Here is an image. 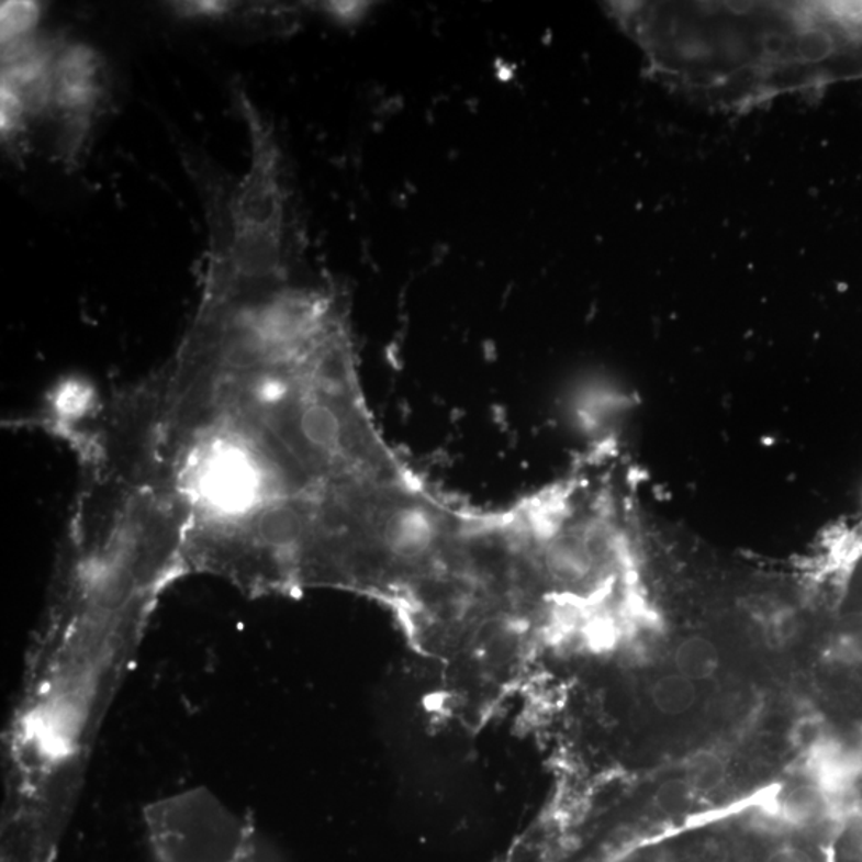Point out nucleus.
<instances>
[{"label":"nucleus","mask_w":862,"mask_h":862,"mask_svg":"<svg viewBox=\"0 0 862 862\" xmlns=\"http://www.w3.org/2000/svg\"><path fill=\"white\" fill-rule=\"evenodd\" d=\"M128 398L186 569L249 594L350 585L424 483L369 410L344 299L269 260L208 259L189 329Z\"/></svg>","instance_id":"1"},{"label":"nucleus","mask_w":862,"mask_h":862,"mask_svg":"<svg viewBox=\"0 0 862 862\" xmlns=\"http://www.w3.org/2000/svg\"><path fill=\"white\" fill-rule=\"evenodd\" d=\"M157 862H266L255 829L206 793L157 802L146 810Z\"/></svg>","instance_id":"2"},{"label":"nucleus","mask_w":862,"mask_h":862,"mask_svg":"<svg viewBox=\"0 0 862 862\" xmlns=\"http://www.w3.org/2000/svg\"><path fill=\"white\" fill-rule=\"evenodd\" d=\"M674 660L678 673L693 682L707 681L720 667L719 650L702 636L685 639L675 650Z\"/></svg>","instance_id":"3"},{"label":"nucleus","mask_w":862,"mask_h":862,"mask_svg":"<svg viewBox=\"0 0 862 862\" xmlns=\"http://www.w3.org/2000/svg\"><path fill=\"white\" fill-rule=\"evenodd\" d=\"M698 698L696 684L685 675L675 673L658 679L652 687V702L660 713L679 716L687 713Z\"/></svg>","instance_id":"4"},{"label":"nucleus","mask_w":862,"mask_h":862,"mask_svg":"<svg viewBox=\"0 0 862 862\" xmlns=\"http://www.w3.org/2000/svg\"><path fill=\"white\" fill-rule=\"evenodd\" d=\"M828 790L821 784H805L795 787L784 801L787 816L798 822H811L822 818L829 810Z\"/></svg>","instance_id":"5"},{"label":"nucleus","mask_w":862,"mask_h":862,"mask_svg":"<svg viewBox=\"0 0 862 862\" xmlns=\"http://www.w3.org/2000/svg\"><path fill=\"white\" fill-rule=\"evenodd\" d=\"M37 3L33 2H3L2 3V42L13 41L34 33L35 23L38 21Z\"/></svg>","instance_id":"6"},{"label":"nucleus","mask_w":862,"mask_h":862,"mask_svg":"<svg viewBox=\"0 0 862 862\" xmlns=\"http://www.w3.org/2000/svg\"><path fill=\"white\" fill-rule=\"evenodd\" d=\"M723 776V765L716 762V759L703 758L693 769L692 784L695 787H702V790H710V787L717 786Z\"/></svg>","instance_id":"7"},{"label":"nucleus","mask_w":862,"mask_h":862,"mask_svg":"<svg viewBox=\"0 0 862 862\" xmlns=\"http://www.w3.org/2000/svg\"><path fill=\"white\" fill-rule=\"evenodd\" d=\"M765 862H813L807 851L797 847H781L769 854Z\"/></svg>","instance_id":"8"}]
</instances>
